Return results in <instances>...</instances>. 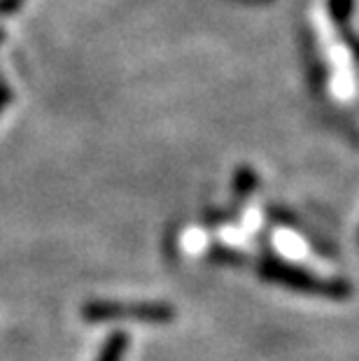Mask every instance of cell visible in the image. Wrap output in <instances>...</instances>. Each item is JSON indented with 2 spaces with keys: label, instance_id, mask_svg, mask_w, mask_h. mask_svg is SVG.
I'll list each match as a JSON object with an SVG mask.
<instances>
[{
  "label": "cell",
  "instance_id": "obj_1",
  "mask_svg": "<svg viewBox=\"0 0 359 361\" xmlns=\"http://www.w3.org/2000/svg\"><path fill=\"white\" fill-rule=\"evenodd\" d=\"M259 278L280 287L294 289L299 294H310V296H322L331 298V301H343V298L353 296V287L346 280H324L312 275L305 268H299L287 261H280L276 257H264L257 266Z\"/></svg>",
  "mask_w": 359,
  "mask_h": 361
},
{
  "label": "cell",
  "instance_id": "obj_2",
  "mask_svg": "<svg viewBox=\"0 0 359 361\" xmlns=\"http://www.w3.org/2000/svg\"><path fill=\"white\" fill-rule=\"evenodd\" d=\"M82 317L87 322H108V319H135L150 324H166L175 319V308L168 303H121V301H91L82 308Z\"/></svg>",
  "mask_w": 359,
  "mask_h": 361
},
{
  "label": "cell",
  "instance_id": "obj_3",
  "mask_svg": "<svg viewBox=\"0 0 359 361\" xmlns=\"http://www.w3.org/2000/svg\"><path fill=\"white\" fill-rule=\"evenodd\" d=\"M126 348H128V336L124 331H114L110 334L108 341H105L96 361H121L126 355Z\"/></svg>",
  "mask_w": 359,
  "mask_h": 361
},
{
  "label": "cell",
  "instance_id": "obj_4",
  "mask_svg": "<svg viewBox=\"0 0 359 361\" xmlns=\"http://www.w3.org/2000/svg\"><path fill=\"white\" fill-rule=\"evenodd\" d=\"M257 182H259L257 173L252 171L250 166H241L233 175V196L238 198V201H245L252 191L257 189Z\"/></svg>",
  "mask_w": 359,
  "mask_h": 361
},
{
  "label": "cell",
  "instance_id": "obj_5",
  "mask_svg": "<svg viewBox=\"0 0 359 361\" xmlns=\"http://www.w3.org/2000/svg\"><path fill=\"white\" fill-rule=\"evenodd\" d=\"M208 261H212V264H226V266H243L245 264V255L229 247H212L208 252Z\"/></svg>",
  "mask_w": 359,
  "mask_h": 361
},
{
  "label": "cell",
  "instance_id": "obj_6",
  "mask_svg": "<svg viewBox=\"0 0 359 361\" xmlns=\"http://www.w3.org/2000/svg\"><path fill=\"white\" fill-rule=\"evenodd\" d=\"M348 10H350V0H339V3H334V17L336 19H346L348 17Z\"/></svg>",
  "mask_w": 359,
  "mask_h": 361
},
{
  "label": "cell",
  "instance_id": "obj_7",
  "mask_svg": "<svg viewBox=\"0 0 359 361\" xmlns=\"http://www.w3.org/2000/svg\"><path fill=\"white\" fill-rule=\"evenodd\" d=\"M24 0H0V14H12Z\"/></svg>",
  "mask_w": 359,
  "mask_h": 361
}]
</instances>
